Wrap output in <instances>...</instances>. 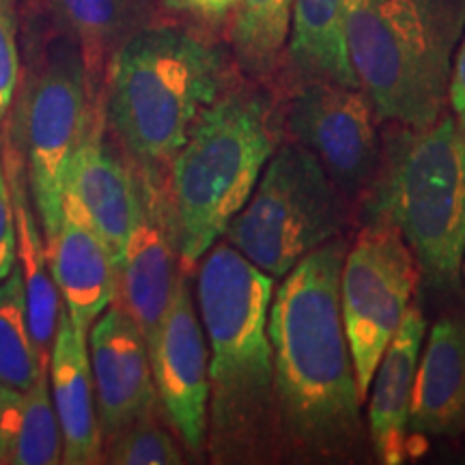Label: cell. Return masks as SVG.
Wrapping results in <instances>:
<instances>
[{
	"mask_svg": "<svg viewBox=\"0 0 465 465\" xmlns=\"http://www.w3.org/2000/svg\"><path fill=\"white\" fill-rule=\"evenodd\" d=\"M97 106L100 97L91 89L78 44L52 14L50 20L28 15L20 78L0 132L25 162L45 246L61 224L69 164Z\"/></svg>",
	"mask_w": 465,
	"mask_h": 465,
	"instance_id": "6",
	"label": "cell"
},
{
	"mask_svg": "<svg viewBox=\"0 0 465 465\" xmlns=\"http://www.w3.org/2000/svg\"><path fill=\"white\" fill-rule=\"evenodd\" d=\"M284 54L293 84L332 83L362 89L347 48L345 0H293Z\"/></svg>",
	"mask_w": 465,
	"mask_h": 465,
	"instance_id": "20",
	"label": "cell"
},
{
	"mask_svg": "<svg viewBox=\"0 0 465 465\" xmlns=\"http://www.w3.org/2000/svg\"><path fill=\"white\" fill-rule=\"evenodd\" d=\"M86 339L102 441L136 420L158 416L147 342L124 308L113 302L93 322Z\"/></svg>",
	"mask_w": 465,
	"mask_h": 465,
	"instance_id": "13",
	"label": "cell"
},
{
	"mask_svg": "<svg viewBox=\"0 0 465 465\" xmlns=\"http://www.w3.org/2000/svg\"><path fill=\"white\" fill-rule=\"evenodd\" d=\"M151 369L168 422L185 449L199 455L207 444L209 349L183 272L151 351Z\"/></svg>",
	"mask_w": 465,
	"mask_h": 465,
	"instance_id": "12",
	"label": "cell"
},
{
	"mask_svg": "<svg viewBox=\"0 0 465 465\" xmlns=\"http://www.w3.org/2000/svg\"><path fill=\"white\" fill-rule=\"evenodd\" d=\"M102 461L110 465H179L183 463V452L158 416H149L104 440Z\"/></svg>",
	"mask_w": 465,
	"mask_h": 465,
	"instance_id": "25",
	"label": "cell"
},
{
	"mask_svg": "<svg viewBox=\"0 0 465 465\" xmlns=\"http://www.w3.org/2000/svg\"><path fill=\"white\" fill-rule=\"evenodd\" d=\"M231 84L220 45L173 25H144L110 56L102 113L134 166L166 171L192 125Z\"/></svg>",
	"mask_w": 465,
	"mask_h": 465,
	"instance_id": "3",
	"label": "cell"
},
{
	"mask_svg": "<svg viewBox=\"0 0 465 465\" xmlns=\"http://www.w3.org/2000/svg\"><path fill=\"white\" fill-rule=\"evenodd\" d=\"M48 366L39 358L28 328L26 291L20 267L0 281V388L31 391Z\"/></svg>",
	"mask_w": 465,
	"mask_h": 465,
	"instance_id": "24",
	"label": "cell"
},
{
	"mask_svg": "<svg viewBox=\"0 0 465 465\" xmlns=\"http://www.w3.org/2000/svg\"><path fill=\"white\" fill-rule=\"evenodd\" d=\"M424 339L411 392L410 433L457 438L465 431V319H440Z\"/></svg>",
	"mask_w": 465,
	"mask_h": 465,
	"instance_id": "17",
	"label": "cell"
},
{
	"mask_svg": "<svg viewBox=\"0 0 465 465\" xmlns=\"http://www.w3.org/2000/svg\"><path fill=\"white\" fill-rule=\"evenodd\" d=\"M293 0H237L231 22L232 61L252 83L270 78L287 48Z\"/></svg>",
	"mask_w": 465,
	"mask_h": 465,
	"instance_id": "23",
	"label": "cell"
},
{
	"mask_svg": "<svg viewBox=\"0 0 465 465\" xmlns=\"http://www.w3.org/2000/svg\"><path fill=\"white\" fill-rule=\"evenodd\" d=\"M56 25L78 44L93 93L100 97L104 74L116 48L147 25L143 0H48Z\"/></svg>",
	"mask_w": 465,
	"mask_h": 465,
	"instance_id": "21",
	"label": "cell"
},
{
	"mask_svg": "<svg viewBox=\"0 0 465 465\" xmlns=\"http://www.w3.org/2000/svg\"><path fill=\"white\" fill-rule=\"evenodd\" d=\"M366 218L401 232L427 287L455 291L465 257V132L444 114L424 130L401 127L381 149Z\"/></svg>",
	"mask_w": 465,
	"mask_h": 465,
	"instance_id": "7",
	"label": "cell"
},
{
	"mask_svg": "<svg viewBox=\"0 0 465 465\" xmlns=\"http://www.w3.org/2000/svg\"><path fill=\"white\" fill-rule=\"evenodd\" d=\"M162 7L174 17L203 26H218L232 15L237 0H160Z\"/></svg>",
	"mask_w": 465,
	"mask_h": 465,
	"instance_id": "27",
	"label": "cell"
},
{
	"mask_svg": "<svg viewBox=\"0 0 465 465\" xmlns=\"http://www.w3.org/2000/svg\"><path fill=\"white\" fill-rule=\"evenodd\" d=\"M136 171V216L124 257L116 265L114 302L141 328L149 358L182 276L166 171L134 166Z\"/></svg>",
	"mask_w": 465,
	"mask_h": 465,
	"instance_id": "11",
	"label": "cell"
},
{
	"mask_svg": "<svg viewBox=\"0 0 465 465\" xmlns=\"http://www.w3.org/2000/svg\"><path fill=\"white\" fill-rule=\"evenodd\" d=\"M61 304L78 332L89 328L116 298V270L106 243L72 199L63 196L61 224L45 246Z\"/></svg>",
	"mask_w": 465,
	"mask_h": 465,
	"instance_id": "15",
	"label": "cell"
},
{
	"mask_svg": "<svg viewBox=\"0 0 465 465\" xmlns=\"http://www.w3.org/2000/svg\"><path fill=\"white\" fill-rule=\"evenodd\" d=\"M274 278L229 242L201 257L196 306L209 345L207 441L213 463L281 455L274 360L267 336Z\"/></svg>",
	"mask_w": 465,
	"mask_h": 465,
	"instance_id": "2",
	"label": "cell"
},
{
	"mask_svg": "<svg viewBox=\"0 0 465 465\" xmlns=\"http://www.w3.org/2000/svg\"><path fill=\"white\" fill-rule=\"evenodd\" d=\"M0 463H63V438L52 403L48 371L26 392L0 388Z\"/></svg>",
	"mask_w": 465,
	"mask_h": 465,
	"instance_id": "22",
	"label": "cell"
},
{
	"mask_svg": "<svg viewBox=\"0 0 465 465\" xmlns=\"http://www.w3.org/2000/svg\"><path fill=\"white\" fill-rule=\"evenodd\" d=\"M48 377L52 403L61 427L63 463H102L104 441L97 420L89 347H86V336L75 330L63 304L58 311Z\"/></svg>",
	"mask_w": 465,
	"mask_h": 465,
	"instance_id": "16",
	"label": "cell"
},
{
	"mask_svg": "<svg viewBox=\"0 0 465 465\" xmlns=\"http://www.w3.org/2000/svg\"><path fill=\"white\" fill-rule=\"evenodd\" d=\"M424 336L427 322L422 311L410 304L371 381L369 438L375 457L383 465H401L405 461L411 392Z\"/></svg>",
	"mask_w": 465,
	"mask_h": 465,
	"instance_id": "18",
	"label": "cell"
},
{
	"mask_svg": "<svg viewBox=\"0 0 465 465\" xmlns=\"http://www.w3.org/2000/svg\"><path fill=\"white\" fill-rule=\"evenodd\" d=\"M418 281L420 270L401 232L386 220L366 218L341 272V312L362 403Z\"/></svg>",
	"mask_w": 465,
	"mask_h": 465,
	"instance_id": "9",
	"label": "cell"
},
{
	"mask_svg": "<svg viewBox=\"0 0 465 465\" xmlns=\"http://www.w3.org/2000/svg\"><path fill=\"white\" fill-rule=\"evenodd\" d=\"M347 48L380 124L424 130L444 116L465 0H345Z\"/></svg>",
	"mask_w": 465,
	"mask_h": 465,
	"instance_id": "5",
	"label": "cell"
},
{
	"mask_svg": "<svg viewBox=\"0 0 465 465\" xmlns=\"http://www.w3.org/2000/svg\"><path fill=\"white\" fill-rule=\"evenodd\" d=\"M17 261L15 252V220L11 207V194L7 177H5L3 162H0V281H5L14 272Z\"/></svg>",
	"mask_w": 465,
	"mask_h": 465,
	"instance_id": "28",
	"label": "cell"
},
{
	"mask_svg": "<svg viewBox=\"0 0 465 465\" xmlns=\"http://www.w3.org/2000/svg\"><path fill=\"white\" fill-rule=\"evenodd\" d=\"M463 270H465V265H463Z\"/></svg>",
	"mask_w": 465,
	"mask_h": 465,
	"instance_id": "30",
	"label": "cell"
},
{
	"mask_svg": "<svg viewBox=\"0 0 465 465\" xmlns=\"http://www.w3.org/2000/svg\"><path fill=\"white\" fill-rule=\"evenodd\" d=\"M63 196L72 199L97 231L116 270L136 216V171L124 149L113 144L102 100L69 164Z\"/></svg>",
	"mask_w": 465,
	"mask_h": 465,
	"instance_id": "14",
	"label": "cell"
},
{
	"mask_svg": "<svg viewBox=\"0 0 465 465\" xmlns=\"http://www.w3.org/2000/svg\"><path fill=\"white\" fill-rule=\"evenodd\" d=\"M349 201L311 151L298 143L274 151L223 235L250 263L284 278L306 254L345 232Z\"/></svg>",
	"mask_w": 465,
	"mask_h": 465,
	"instance_id": "8",
	"label": "cell"
},
{
	"mask_svg": "<svg viewBox=\"0 0 465 465\" xmlns=\"http://www.w3.org/2000/svg\"><path fill=\"white\" fill-rule=\"evenodd\" d=\"M449 104L452 113H455L459 127L465 132V37H461V42H459L455 61H452Z\"/></svg>",
	"mask_w": 465,
	"mask_h": 465,
	"instance_id": "29",
	"label": "cell"
},
{
	"mask_svg": "<svg viewBox=\"0 0 465 465\" xmlns=\"http://www.w3.org/2000/svg\"><path fill=\"white\" fill-rule=\"evenodd\" d=\"M281 141L276 110L257 84H229L199 114L188 141L166 168L182 270L216 243Z\"/></svg>",
	"mask_w": 465,
	"mask_h": 465,
	"instance_id": "4",
	"label": "cell"
},
{
	"mask_svg": "<svg viewBox=\"0 0 465 465\" xmlns=\"http://www.w3.org/2000/svg\"><path fill=\"white\" fill-rule=\"evenodd\" d=\"M0 141H3L0 162H3L5 177H7L15 220V263L20 267L26 291L28 328H31L33 341L37 345L39 358L48 366L58 325V311H61V295H58V289L50 274L42 226H39L31 190H28L25 162L3 132H0Z\"/></svg>",
	"mask_w": 465,
	"mask_h": 465,
	"instance_id": "19",
	"label": "cell"
},
{
	"mask_svg": "<svg viewBox=\"0 0 465 465\" xmlns=\"http://www.w3.org/2000/svg\"><path fill=\"white\" fill-rule=\"evenodd\" d=\"M347 248L339 235L306 254L267 315L281 452L304 461L351 459L362 444V401L341 312Z\"/></svg>",
	"mask_w": 465,
	"mask_h": 465,
	"instance_id": "1",
	"label": "cell"
},
{
	"mask_svg": "<svg viewBox=\"0 0 465 465\" xmlns=\"http://www.w3.org/2000/svg\"><path fill=\"white\" fill-rule=\"evenodd\" d=\"M377 116L362 89L332 83L295 84L284 125L311 151L347 201H364L381 164Z\"/></svg>",
	"mask_w": 465,
	"mask_h": 465,
	"instance_id": "10",
	"label": "cell"
},
{
	"mask_svg": "<svg viewBox=\"0 0 465 465\" xmlns=\"http://www.w3.org/2000/svg\"><path fill=\"white\" fill-rule=\"evenodd\" d=\"M17 0H0V125L5 124L20 78L22 52Z\"/></svg>",
	"mask_w": 465,
	"mask_h": 465,
	"instance_id": "26",
	"label": "cell"
}]
</instances>
